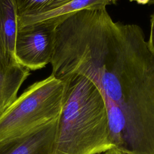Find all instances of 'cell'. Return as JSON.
I'll return each instance as SVG.
<instances>
[{
	"label": "cell",
	"mask_w": 154,
	"mask_h": 154,
	"mask_svg": "<svg viewBox=\"0 0 154 154\" xmlns=\"http://www.w3.org/2000/svg\"><path fill=\"white\" fill-rule=\"evenodd\" d=\"M117 0H72L56 8L34 14L19 16V26H24L54 18L64 17L76 11L85 9L106 8L107 5L115 4Z\"/></svg>",
	"instance_id": "8"
},
{
	"label": "cell",
	"mask_w": 154,
	"mask_h": 154,
	"mask_svg": "<svg viewBox=\"0 0 154 154\" xmlns=\"http://www.w3.org/2000/svg\"><path fill=\"white\" fill-rule=\"evenodd\" d=\"M65 17L19 26L14 49L17 61L29 70L42 69L51 63L55 29Z\"/></svg>",
	"instance_id": "4"
},
{
	"label": "cell",
	"mask_w": 154,
	"mask_h": 154,
	"mask_svg": "<svg viewBox=\"0 0 154 154\" xmlns=\"http://www.w3.org/2000/svg\"><path fill=\"white\" fill-rule=\"evenodd\" d=\"M18 28L17 0H0V57L6 61H17L14 49Z\"/></svg>",
	"instance_id": "6"
},
{
	"label": "cell",
	"mask_w": 154,
	"mask_h": 154,
	"mask_svg": "<svg viewBox=\"0 0 154 154\" xmlns=\"http://www.w3.org/2000/svg\"><path fill=\"white\" fill-rule=\"evenodd\" d=\"M63 96V81L52 75L32 84L0 115V142L20 137L59 118Z\"/></svg>",
	"instance_id": "3"
},
{
	"label": "cell",
	"mask_w": 154,
	"mask_h": 154,
	"mask_svg": "<svg viewBox=\"0 0 154 154\" xmlns=\"http://www.w3.org/2000/svg\"><path fill=\"white\" fill-rule=\"evenodd\" d=\"M131 2H135L140 5H154V0H129Z\"/></svg>",
	"instance_id": "11"
},
{
	"label": "cell",
	"mask_w": 154,
	"mask_h": 154,
	"mask_svg": "<svg viewBox=\"0 0 154 154\" xmlns=\"http://www.w3.org/2000/svg\"><path fill=\"white\" fill-rule=\"evenodd\" d=\"M64 84L53 154H100L114 148L105 104L97 86L86 76L69 74Z\"/></svg>",
	"instance_id": "2"
},
{
	"label": "cell",
	"mask_w": 154,
	"mask_h": 154,
	"mask_svg": "<svg viewBox=\"0 0 154 154\" xmlns=\"http://www.w3.org/2000/svg\"><path fill=\"white\" fill-rule=\"evenodd\" d=\"M29 74V70L17 61L8 62L0 57V115L17 99L21 85Z\"/></svg>",
	"instance_id": "7"
},
{
	"label": "cell",
	"mask_w": 154,
	"mask_h": 154,
	"mask_svg": "<svg viewBox=\"0 0 154 154\" xmlns=\"http://www.w3.org/2000/svg\"><path fill=\"white\" fill-rule=\"evenodd\" d=\"M147 45L149 49L154 55V13L150 16V31Z\"/></svg>",
	"instance_id": "10"
},
{
	"label": "cell",
	"mask_w": 154,
	"mask_h": 154,
	"mask_svg": "<svg viewBox=\"0 0 154 154\" xmlns=\"http://www.w3.org/2000/svg\"><path fill=\"white\" fill-rule=\"evenodd\" d=\"M72 0H17L19 16L45 12Z\"/></svg>",
	"instance_id": "9"
},
{
	"label": "cell",
	"mask_w": 154,
	"mask_h": 154,
	"mask_svg": "<svg viewBox=\"0 0 154 154\" xmlns=\"http://www.w3.org/2000/svg\"><path fill=\"white\" fill-rule=\"evenodd\" d=\"M51 75H84L106 107L125 116L154 106V55L141 28L114 22L106 8L67 15L57 26Z\"/></svg>",
	"instance_id": "1"
},
{
	"label": "cell",
	"mask_w": 154,
	"mask_h": 154,
	"mask_svg": "<svg viewBox=\"0 0 154 154\" xmlns=\"http://www.w3.org/2000/svg\"><path fill=\"white\" fill-rule=\"evenodd\" d=\"M58 119L20 137L0 142V154H53Z\"/></svg>",
	"instance_id": "5"
}]
</instances>
